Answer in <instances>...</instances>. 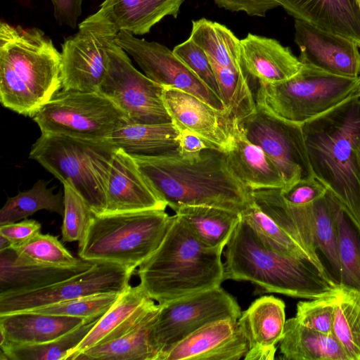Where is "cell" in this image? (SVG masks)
<instances>
[{
  "mask_svg": "<svg viewBox=\"0 0 360 360\" xmlns=\"http://www.w3.org/2000/svg\"><path fill=\"white\" fill-rule=\"evenodd\" d=\"M131 156L157 196L174 211L205 205L241 213L252 200V190L235 175L226 153L216 148Z\"/></svg>",
  "mask_w": 360,
  "mask_h": 360,
  "instance_id": "1",
  "label": "cell"
},
{
  "mask_svg": "<svg viewBox=\"0 0 360 360\" xmlns=\"http://www.w3.org/2000/svg\"><path fill=\"white\" fill-rule=\"evenodd\" d=\"M301 126L314 176L360 223V91Z\"/></svg>",
  "mask_w": 360,
  "mask_h": 360,
  "instance_id": "2",
  "label": "cell"
},
{
  "mask_svg": "<svg viewBox=\"0 0 360 360\" xmlns=\"http://www.w3.org/2000/svg\"><path fill=\"white\" fill-rule=\"evenodd\" d=\"M224 249L205 245L175 214L159 247L139 266V285L158 304L219 287Z\"/></svg>",
  "mask_w": 360,
  "mask_h": 360,
  "instance_id": "3",
  "label": "cell"
},
{
  "mask_svg": "<svg viewBox=\"0 0 360 360\" xmlns=\"http://www.w3.org/2000/svg\"><path fill=\"white\" fill-rule=\"evenodd\" d=\"M224 255V281H250L269 292L311 300L338 285L311 262L266 245L242 217Z\"/></svg>",
  "mask_w": 360,
  "mask_h": 360,
  "instance_id": "4",
  "label": "cell"
},
{
  "mask_svg": "<svg viewBox=\"0 0 360 360\" xmlns=\"http://www.w3.org/2000/svg\"><path fill=\"white\" fill-rule=\"evenodd\" d=\"M118 148L108 140L61 134H44L32 145L29 158L62 184L70 183L94 214L105 212L106 190L112 159Z\"/></svg>",
  "mask_w": 360,
  "mask_h": 360,
  "instance_id": "5",
  "label": "cell"
},
{
  "mask_svg": "<svg viewBox=\"0 0 360 360\" xmlns=\"http://www.w3.org/2000/svg\"><path fill=\"white\" fill-rule=\"evenodd\" d=\"M170 221L165 210L94 214L79 242V257L115 263L134 271L159 247Z\"/></svg>",
  "mask_w": 360,
  "mask_h": 360,
  "instance_id": "6",
  "label": "cell"
},
{
  "mask_svg": "<svg viewBox=\"0 0 360 360\" xmlns=\"http://www.w3.org/2000/svg\"><path fill=\"white\" fill-rule=\"evenodd\" d=\"M359 91L360 77L340 76L303 64L296 75L285 81H258L255 98L257 106L266 112L302 124Z\"/></svg>",
  "mask_w": 360,
  "mask_h": 360,
  "instance_id": "7",
  "label": "cell"
},
{
  "mask_svg": "<svg viewBox=\"0 0 360 360\" xmlns=\"http://www.w3.org/2000/svg\"><path fill=\"white\" fill-rule=\"evenodd\" d=\"M44 134H61L107 140L129 122L113 102L99 91L62 89L32 117Z\"/></svg>",
  "mask_w": 360,
  "mask_h": 360,
  "instance_id": "8",
  "label": "cell"
},
{
  "mask_svg": "<svg viewBox=\"0 0 360 360\" xmlns=\"http://www.w3.org/2000/svg\"><path fill=\"white\" fill-rule=\"evenodd\" d=\"M240 314L235 298L221 286L159 304L150 335L157 360L200 328L222 319L238 320Z\"/></svg>",
  "mask_w": 360,
  "mask_h": 360,
  "instance_id": "9",
  "label": "cell"
},
{
  "mask_svg": "<svg viewBox=\"0 0 360 360\" xmlns=\"http://www.w3.org/2000/svg\"><path fill=\"white\" fill-rule=\"evenodd\" d=\"M115 37L108 43V69L98 91L124 112L131 123L171 122L162 99L164 87L133 66Z\"/></svg>",
  "mask_w": 360,
  "mask_h": 360,
  "instance_id": "10",
  "label": "cell"
},
{
  "mask_svg": "<svg viewBox=\"0 0 360 360\" xmlns=\"http://www.w3.org/2000/svg\"><path fill=\"white\" fill-rule=\"evenodd\" d=\"M238 124L247 138L261 148L280 170L285 186L314 176L301 124L278 117L258 106L255 112L238 121Z\"/></svg>",
  "mask_w": 360,
  "mask_h": 360,
  "instance_id": "11",
  "label": "cell"
},
{
  "mask_svg": "<svg viewBox=\"0 0 360 360\" xmlns=\"http://www.w3.org/2000/svg\"><path fill=\"white\" fill-rule=\"evenodd\" d=\"M134 271L122 265L96 262L89 270L34 290L0 296V315L28 311L50 304L100 293H122Z\"/></svg>",
  "mask_w": 360,
  "mask_h": 360,
  "instance_id": "12",
  "label": "cell"
},
{
  "mask_svg": "<svg viewBox=\"0 0 360 360\" xmlns=\"http://www.w3.org/2000/svg\"><path fill=\"white\" fill-rule=\"evenodd\" d=\"M115 41L132 56L153 82L165 88L189 93L215 109L227 113L221 99L165 46L138 39L124 30L115 35Z\"/></svg>",
  "mask_w": 360,
  "mask_h": 360,
  "instance_id": "13",
  "label": "cell"
},
{
  "mask_svg": "<svg viewBox=\"0 0 360 360\" xmlns=\"http://www.w3.org/2000/svg\"><path fill=\"white\" fill-rule=\"evenodd\" d=\"M184 0H105L98 11L79 25L104 36L124 30L132 34L148 33L167 15L176 18Z\"/></svg>",
  "mask_w": 360,
  "mask_h": 360,
  "instance_id": "14",
  "label": "cell"
},
{
  "mask_svg": "<svg viewBox=\"0 0 360 360\" xmlns=\"http://www.w3.org/2000/svg\"><path fill=\"white\" fill-rule=\"evenodd\" d=\"M295 41L303 64L340 76L360 77V46L354 40L295 19Z\"/></svg>",
  "mask_w": 360,
  "mask_h": 360,
  "instance_id": "15",
  "label": "cell"
},
{
  "mask_svg": "<svg viewBox=\"0 0 360 360\" xmlns=\"http://www.w3.org/2000/svg\"><path fill=\"white\" fill-rule=\"evenodd\" d=\"M115 36L79 29L62 44V89L98 91L108 69L107 46Z\"/></svg>",
  "mask_w": 360,
  "mask_h": 360,
  "instance_id": "16",
  "label": "cell"
},
{
  "mask_svg": "<svg viewBox=\"0 0 360 360\" xmlns=\"http://www.w3.org/2000/svg\"><path fill=\"white\" fill-rule=\"evenodd\" d=\"M162 99L172 122L186 129L215 148L227 153L232 146L233 120L198 97L164 87Z\"/></svg>",
  "mask_w": 360,
  "mask_h": 360,
  "instance_id": "17",
  "label": "cell"
},
{
  "mask_svg": "<svg viewBox=\"0 0 360 360\" xmlns=\"http://www.w3.org/2000/svg\"><path fill=\"white\" fill-rule=\"evenodd\" d=\"M248 351L238 320L210 323L180 341L159 360H238Z\"/></svg>",
  "mask_w": 360,
  "mask_h": 360,
  "instance_id": "18",
  "label": "cell"
},
{
  "mask_svg": "<svg viewBox=\"0 0 360 360\" xmlns=\"http://www.w3.org/2000/svg\"><path fill=\"white\" fill-rule=\"evenodd\" d=\"M167 206L147 183L133 157L118 148L110 168L104 213L165 210Z\"/></svg>",
  "mask_w": 360,
  "mask_h": 360,
  "instance_id": "19",
  "label": "cell"
},
{
  "mask_svg": "<svg viewBox=\"0 0 360 360\" xmlns=\"http://www.w3.org/2000/svg\"><path fill=\"white\" fill-rule=\"evenodd\" d=\"M285 305L282 300L264 295L255 300L238 319L248 351L245 360H272L285 324Z\"/></svg>",
  "mask_w": 360,
  "mask_h": 360,
  "instance_id": "20",
  "label": "cell"
},
{
  "mask_svg": "<svg viewBox=\"0 0 360 360\" xmlns=\"http://www.w3.org/2000/svg\"><path fill=\"white\" fill-rule=\"evenodd\" d=\"M96 262L53 266L25 259L13 248L0 251V296L40 289L68 279L91 268Z\"/></svg>",
  "mask_w": 360,
  "mask_h": 360,
  "instance_id": "21",
  "label": "cell"
},
{
  "mask_svg": "<svg viewBox=\"0 0 360 360\" xmlns=\"http://www.w3.org/2000/svg\"><path fill=\"white\" fill-rule=\"evenodd\" d=\"M140 285L129 286L96 323L67 360L92 347L122 335L132 329L155 306Z\"/></svg>",
  "mask_w": 360,
  "mask_h": 360,
  "instance_id": "22",
  "label": "cell"
},
{
  "mask_svg": "<svg viewBox=\"0 0 360 360\" xmlns=\"http://www.w3.org/2000/svg\"><path fill=\"white\" fill-rule=\"evenodd\" d=\"M242 66L257 81L276 83L296 75L303 64L285 47L272 38L249 33L240 39Z\"/></svg>",
  "mask_w": 360,
  "mask_h": 360,
  "instance_id": "23",
  "label": "cell"
},
{
  "mask_svg": "<svg viewBox=\"0 0 360 360\" xmlns=\"http://www.w3.org/2000/svg\"><path fill=\"white\" fill-rule=\"evenodd\" d=\"M288 13L323 30L356 41L360 46L359 0H278Z\"/></svg>",
  "mask_w": 360,
  "mask_h": 360,
  "instance_id": "24",
  "label": "cell"
},
{
  "mask_svg": "<svg viewBox=\"0 0 360 360\" xmlns=\"http://www.w3.org/2000/svg\"><path fill=\"white\" fill-rule=\"evenodd\" d=\"M88 321H91L31 311L0 315V347L49 342Z\"/></svg>",
  "mask_w": 360,
  "mask_h": 360,
  "instance_id": "25",
  "label": "cell"
},
{
  "mask_svg": "<svg viewBox=\"0 0 360 360\" xmlns=\"http://www.w3.org/2000/svg\"><path fill=\"white\" fill-rule=\"evenodd\" d=\"M279 188L252 190V199L266 214L308 252L322 272L330 276L314 244L313 202L301 206L290 205L281 196Z\"/></svg>",
  "mask_w": 360,
  "mask_h": 360,
  "instance_id": "26",
  "label": "cell"
},
{
  "mask_svg": "<svg viewBox=\"0 0 360 360\" xmlns=\"http://www.w3.org/2000/svg\"><path fill=\"white\" fill-rule=\"evenodd\" d=\"M233 141L226 153L229 167L238 179L250 190L278 188L285 186L283 175L264 152L252 143L233 120Z\"/></svg>",
  "mask_w": 360,
  "mask_h": 360,
  "instance_id": "27",
  "label": "cell"
},
{
  "mask_svg": "<svg viewBox=\"0 0 360 360\" xmlns=\"http://www.w3.org/2000/svg\"><path fill=\"white\" fill-rule=\"evenodd\" d=\"M159 310L156 304L132 329L117 338L78 354L72 360H157L151 331Z\"/></svg>",
  "mask_w": 360,
  "mask_h": 360,
  "instance_id": "28",
  "label": "cell"
},
{
  "mask_svg": "<svg viewBox=\"0 0 360 360\" xmlns=\"http://www.w3.org/2000/svg\"><path fill=\"white\" fill-rule=\"evenodd\" d=\"M280 351L286 360H348L333 334L309 328L295 317L285 321Z\"/></svg>",
  "mask_w": 360,
  "mask_h": 360,
  "instance_id": "29",
  "label": "cell"
},
{
  "mask_svg": "<svg viewBox=\"0 0 360 360\" xmlns=\"http://www.w3.org/2000/svg\"><path fill=\"white\" fill-rule=\"evenodd\" d=\"M179 135V129L172 122H129L115 130L107 140L131 155L154 156L176 150Z\"/></svg>",
  "mask_w": 360,
  "mask_h": 360,
  "instance_id": "30",
  "label": "cell"
},
{
  "mask_svg": "<svg viewBox=\"0 0 360 360\" xmlns=\"http://www.w3.org/2000/svg\"><path fill=\"white\" fill-rule=\"evenodd\" d=\"M205 245L224 248L241 220V213L205 205L181 206L174 210Z\"/></svg>",
  "mask_w": 360,
  "mask_h": 360,
  "instance_id": "31",
  "label": "cell"
},
{
  "mask_svg": "<svg viewBox=\"0 0 360 360\" xmlns=\"http://www.w3.org/2000/svg\"><path fill=\"white\" fill-rule=\"evenodd\" d=\"M340 202L328 189L312 203L313 235L316 248L327 262L333 281L342 283V269L338 250V211Z\"/></svg>",
  "mask_w": 360,
  "mask_h": 360,
  "instance_id": "32",
  "label": "cell"
},
{
  "mask_svg": "<svg viewBox=\"0 0 360 360\" xmlns=\"http://www.w3.org/2000/svg\"><path fill=\"white\" fill-rule=\"evenodd\" d=\"M189 38L210 60L235 72L247 73L241 64L240 39L225 25L205 18L193 20Z\"/></svg>",
  "mask_w": 360,
  "mask_h": 360,
  "instance_id": "33",
  "label": "cell"
},
{
  "mask_svg": "<svg viewBox=\"0 0 360 360\" xmlns=\"http://www.w3.org/2000/svg\"><path fill=\"white\" fill-rule=\"evenodd\" d=\"M332 333L348 360H360V290L338 285Z\"/></svg>",
  "mask_w": 360,
  "mask_h": 360,
  "instance_id": "34",
  "label": "cell"
},
{
  "mask_svg": "<svg viewBox=\"0 0 360 360\" xmlns=\"http://www.w3.org/2000/svg\"><path fill=\"white\" fill-rule=\"evenodd\" d=\"M100 318L86 322L49 342L35 345L0 347V359L67 360L70 353L82 342Z\"/></svg>",
  "mask_w": 360,
  "mask_h": 360,
  "instance_id": "35",
  "label": "cell"
},
{
  "mask_svg": "<svg viewBox=\"0 0 360 360\" xmlns=\"http://www.w3.org/2000/svg\"><path fill=\"white\" fill-rule=\"evenodd\" d=\"M41 210L63 215V196L53 193L44 180H38L30 189L7 199L0 210V225L26 219Z\"/></svg>",
  "mask_w": 360,
  "mask_h": 360,
  "instance_id": "36",
  "label": "cell"
},
{
  "mask_svg": "<svg viewBox=\"0 0 360 360\" xmlns=\"http://www.w3.org/2000/svg\"><path fill=\"white\" fill-rule=\"evenodd\" d=\"M210 61L217 80L221 98L230 117L240 121L255 112L257 104L250 85V76Z\"/></svg>",
  "mask_w": 360,
  "mask_h": 360,
  "instance_id": "37",
  "label": "cell"
},
{
  "mask_svg": "<svg viewBox=\"0 0 360 360\" xmlns=\"http://www.w3.org/2000/svg\"><path fill=\"white\" fill-rule=\"evenodd\" d=\"M337 219L341 284L360 290V223L340 202Z\"/></svg>",
  "mask_w": 360,
  "mask_h": 360,
  "instance_id": "38",
  "label": "cell"
},
{
  "mask_svg": "<svg viewBox=\"0 0 360 360\" xmlns=\"http://www.w3.org/2000/svg\"><path fill=\"white\" fill-rule=\"evenodd\" d=\"M241 217L255 230L266 245L279 252L306 259L317 266L308 252L266 214L253 199L241 212Z\"/></svg>",
  "mask_w": 360,
  "mask_h": 360,
  "instance_id": "39",
  "label": "cell"
},
{
  "mask_svg": "<svg viewBox=\"0 0 360 360\" xmlns=\"http://www.w3.org/2000/svg\"><path fill=\"white\" fill-rule=\"evenodd\" d=\"M12 248L25 259L49 266H72L83 260L74 257L58 237L49 233L40 232L25 243Z\"/></svg>",
  "mask_w": 360,
  "mask_h": 360,
  "instance_id": "40",
  "label": "cell"
},
{
  "mask_svg": "<svg viewBox=\"0 0 360 360\" xmlns=\"http://www.w3.org/2000/svg\"><path fill=\"white\" fill-rule=\"evenodd\" d=\"M63 185L64 214L61 227L63 242H80L94 215L90 205L68 182Z\"/></svg>",
  "mask_w": 360,
  "mask_h": 360,
  "instance_id": "41",
  "label": "cell"
},
{
  "mask_svg": "<svg viewBox=\"0 0 360 360\" xmlns=\"http://www.w3.org/2000/svg\"><path fill=\"white\" fill-rule=\"evenodd\" d=\"M120 294L115 292L95 294L50 304L28 311L77 317L86 321H93L105 314L116 302Z\"/></svg>",
  "mask_w": 360,
  "mask_h": 360,
  "instance_id": "42",
  "label": "cell"
},
{
  "mask_svg": "<svg viewBox=\"0 0 360 360\" xmlns=\"http://www.w3.org/2000/svg\"><path fill=\"white\" fill-rule=\"evenodd\" d=\"M337 286L322 297L299 302L295 316L297 321L319 332L333 334Z\"/></svg>",
  "mask_w": 360,
  "mask_h": 360,
  "instance_id": "43",
  "label": "cell"
},
{
  "mask_svg": "<svg viewBox=\"0 0 360 360\" xmlns=\"http://www.w3.org/2000/svg\"><path fill=\"white\" fill-rule=\"evenodd\" d=\"M172 51L202 83L221 98L217 80L210 59L201 48L188 38L176 45Z\"/></svg>",
  "mask_w": 360,
  "mask_h": 360,
  "instance_id": "44",
  "label": "cell"
},
{
  "mask_svg": "<svg viewBox=\"0 0 360 360\" xmlns=\"http://www.w3.org/2000/svg\"><path fill=\"white\" fill-rule=\"evenodd\" d=\"M327 190L321 181L312 176L280 188L279 193L287 203L301 206L317 200L325 195Z\"/></svg>",
  "mask_w": 360,
  "mask_h": 360,
  "instance_id": "45",
  "label": "cell"
},
{
  "mask_svg": "<svg viewBox=\"0 0 360 360\" xmlns=\"http://www.w3.org/2000/svg\"><path fill=\"white\" fill-rule=\"evenodd\" d=\"M219 7L243 11L251 16L264 17L269 10L280 6L278 0H214Z\"/></svg>",
  "mask_w": 360,
  "mask_h": 360,
  "instance_id": "46",
  "label": "cell"
},
{
  "mask_svg": "<svg viewBox=\"0 0 360 360\" xmlns=\"http://www.w3.org/2000/svg\"><path fill=\"white\" fill-rule=\"evenodd\" d=\"M41 224L32 219H25L0 225V234L6 237L11 243L12 248L29 240L40 233Z\"/></svg>",
  "mask_w": 360,
  "mask_h": 360,
  "instance_id": "47",
  "label": "cell"
},
{
  "mask_svg": "<svg viewBox=\"0 0 360 360\" xmlns=\"http://www.w3.org/2000/svg\"><path fill=\"white\" fill-rule=\"evenodd\" d=\"M83 0H51L54 16L60 25H65L75 29L77 19L82 13Z\"/></svg>",
  "mask_w": 360,
  "mask_h": 360,
  "instance_id": "48",
  "label": "cell"
},
{
  "mask_svg": "<svg viewBox=\"0 0 360 360\" xmlns=\"http://www.w3.org/2000/svg\"><path fill=\"white\" fill-rule=\"evenodd\" d=\"M177 129L179 131V147L177 149L181 153L190 155L199 153L205 149L215 148L189 130L181 127H177Z\"/></svg>",
  "mask_w": 360,
  "mask_h": 360,
  "instance_id": "49",
  "label": "cell"
},
{
  "mask_svg": "<svg viewBox=\"0 0 360 360\" xmlns=\"http://www.w3.org/2000/svg\"><path fill=\"white\" fill-rule=\"evenodd\" d=\"M12 243L5 236L0 234V251L11 248Z\"/></svg>",
  "mask_w": 360,
  "mask_h": 360,
  "instance_id": "50",
  "label": "cell"
},
{
  "mask_svg": "<svg viewBox=\"0 0 360 360\" xmlns=\"http://www.w3.org/2000/svg\"><path fill=\"white\" fill-rule=\"evenodd\" d=\"M359 2H360V0H359Z\"/></svg>",
  "mask_w": 360,
  "mask_h": 360,
  "instance_id": "51",
  "label": "cell"
}]
</instances>
